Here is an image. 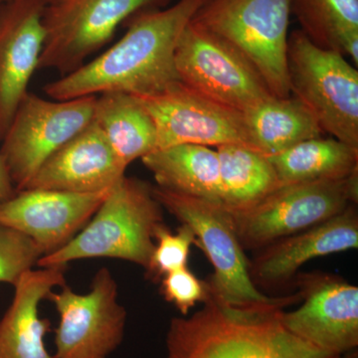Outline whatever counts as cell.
Returning a JSON list of instances; mask_svg holds the SVG:
<instances>
[{
    "label": "cell",
    "mask_w": 358,
    "mask_h": 358,
    "mask_svg": "<svg viewBox=\"0 0 358 358\" xmlns=\"http://www.w3.org/2000/svg\"><path fill=\"white\" fill-rule=\"evenodd\" d=\"M206 0H178L162 10L141 13L128 31L107 51L74 72L45 86L53 100L121 92L154 96L178 83L176 45L194 14Z\"/></svg>",
    "instance_id": "cell-1"
},
{
    "label": "cell",
    "mask_w": 358,
    "mask_h": 358,
    "mask_svg": "<svg viewBox=\"0 0 358 358\" xmlns=\"http://www.w3.org/2000/svg\"><path fill=\"white\" fill-rule=\"evenodd\" d=\"M299 294L278 303L236 307L208 294L190 317H173L164 358H343L322 352L289 333L281 312Z\"/></svg>",
    "instance_id": "cell-2"
},
{
    "label": "cell",
    "mask_w": 358,
    "mask_h": 358,
    "mask_svg": "<svg viewBox=\"0 0 358 358\" xmlns=\"http://www.w3.org/2000/svg\"><path fill=\"white\" fill-rule=\"evenodd\" d=\"M152 186L141 179H120L83 229L63 248L42 256L39 268L68 266L84 259L110 258L147 268L155 231L164 224Z\"/></svg>",
    "instance_id": "cell-3"
},
{
    "label": "cell",
    "mask_w": 358,
    "mask_h": 358,
    "mask_svg": "<svg viewBox=\"0 0 358 358\" xmlns=\"http://www.w3.org/2000/svg\"><path fill=\"white\" fill-rule=\"evenodd\" d=\"M291 13L292 0H206L192 21L243 54L271 93L286 98Z\"/></svg>",
    "instance_id": "cell-4"
},
{
    "label": "cell",
    "mask_w": 358,
    "mask_h": 358,
    "mask_svg": "<svg viewBox=\"0 0 358 358\" xmlns=\"http://www.w3.org/2000/svg\"><path fill=\"white\" fill-rule=\"evenodd\" d=\"M289 93L324 133L358 148V71L338 52L294 30L287 51Z\"/></svg>",
    "instance_id": "cell-5"
},
{
    "label": "cell",
    "mask_w": 358,
    "mask_h": 358,
    "mask_svg": "<svg viewBox=\"0 0 358 358\" xmlns=\"http://www.w3.org/2000/svg\"><path fill=\"white\" fill-rule=\"evenodd\" d=\"M357 201L358 171L341 180L280 185L251 206L226 210L243 249L259 250L319 225Z\"/></svg>",
    "instance_id": "cell-6"
},
{
    "label": "cell",
    "mask_w": 358,
    "mask_h": 358,
    "mask_svg": "<svg viewBox=\"0 0 358 358\" xmlns=\"http://www.w3.org/2000/svg\"><path fill=\"white\" fill-rule=\"evenodd\" d=\"M152 192L162 208L194 233L196 246L203 250L214 270L205 281L209 294L236 307L268 305L285 298L266 296L252 281L249 261L222 205L159 186H152Z\"/></svg>",
    "instance_id": "cell-7"
},
{
    "label": "cell",
    "mask_w": 358,
    "mask_h": 358,
    "mask_svg": "<svg viewBox=\"0 0 358 358\" xmlns=\"http://www.w3.org/2000/svg\"><path fill=\"white\" fill-rule=\"evenodd\" d=\"M96 99L49 101L26 94L0 148L16 192L26 189L44 162L91 124Z\"/></svg>",
    "instance_id": "cell-8"
},
{
    "label": "cell",
    "mask_w": 358,
    "mask_h": 358,
    "mask_svg": "<svg viewBox=\"0 0 358 358\" xmlns=\"http://www.w3.org/2000/svg\"><path fill=\"white\" fill-rule=\"evenodd\" d=\"M174 61L181 83L238 112L274 96L243 54L192 21L179 37Z\"/></svg>",
    "instance_id": "cell-9"
},
{
    "label": "cell",
    "mask_w": 358,
    "mask_h": 358,
    "mask_svg": "<svg viewBox=\"0 0 358 358\" xmlns=\"http://www.w3.org/2000/svg\"><path fill=\"white\" fill-rule=\"evenodd\" d=\"M166 0H45L38 69L69 74L108 43L121 23Z\"/></svg>",
    "instance_id": "cell-10"
},
{
    "label": "cell",
    "mask_w": 358,
    "mask_h": 358,
    "mask_svg": "<svg viewBox=\"0 0 358 358\" xmlns=\"http://www.w3.org/2000/svg\"><path fill=\"white\" fill-rule=\"evenodd\" d=\"M46 300L59 315L53 358H110L122 345L127 310L109 268L98 270L87 293H77L66 284Z\"/></svg>",
    "instance_id": "cell-11"
},
{
    "label": "cell",
    "mask_w": 358,
    "mask_h": 358,
    "mask_svg": "<svg viewBox=\"0 0 358 358\" xmlns=\"http://www.w3.org/2000/svg\"><path fill=\"white\" fill-rule=\"evenodd\" d=\"M301 307L282 310V326L313 348L343 357L358 346V288L326 273L298 275Z\"/></svg>",
    "instance_id": "cell-12"
},
{
    "label": "cell",
    "mask_w": 358,
    "mask_h": 358,
    "mask_svg": "<svg viewBox=\"0 0 358 358\" xmlns=\"http://www.w3.org/2000/svg\"><path fill=\"white\" fill-rule=\"evenodd\" d=\"M136 98L154 120L157 150L178 145L218 148L228 143L254 148L241 112L214 102L181 82L157 95Z\"/></svg>",
    "instance_id": "cell-13"
},
{
    "label": "cell",
    "mask_w": 358,
    "mask_h": 358,
    "mask_svg": "<svg viewBox=\"0 0 358 358\" xmlns=\"http://www.w3.org/2000/svg\"><path fill=\"white\" fill-rule=\"evenodd\" d=\"M110 190L73 193L24 189L0 204V224L30 238L43 256L69 243L91 220Z\"/></svg>",
    "instance_id": "cell-14"
},
{
    "label": "cell",
    "mask_w": 358,
    "mask_h": 358,
    "mask_svg": "<svg viewBox=\"0 0 358 358\" xmlns=\"http://www.w3.org/2000/svg\"><path fill=\"white\" fill-rule=\"evenodd\" d=\"M45 0L0 6V141L38 69L43 51Z\"/></svg>",
    "instance_id": "cell-15"
},
{
    "label": "cell",
    "mask_w": 358,
    "mask_h": 358,
    "mask_svg": "<svg viewBox=\"0 0 358 358\" xmlns=\"http://www.w3.org/2000/svg\"><path fill=\"white\" fill-rule=\"evenodd\" d=\"M357 247L358 213L357 206L352 204L319 225L260 249L249 262L250 275L257 288L279 286L292 279L308 261Z\"/></svg>",
    "instance_id": "cell-16"
},
{
    "label": "cell",
    "mask_w": 358,
    "mask_h": 358,
    "mask_svg": "<svg viewBox=\"0 0 358 358\" xmlns=\"http://www.w3.org/2000/svg\"><path fill=\"white\" fill-rule=\"evenodd\" d=\"M126 169L92 121L44 162L26 189L105 192L124 178Z\"/></svg>",
    "instance_id": "cell-17"
},
{
    "label": "cell",
    "mask_w": 358,
    "mask_h": 358,
    "mask_svg": "<svg viewBox=\"0 0 358 358\" xmlns=\"http://www.w3.org/2000/svg\"><path fill=\"white\" fill-rule=\"evenodd\" d=\"M67 266L27 271L14 285L10 306L0 320V358H53L45 338L51 322L40 315L42 301L66 285Z\"/></svg>",
    "instance_id": "cell-18"
},
{
    "label": "cell",
    "mask_w": 358,
    "mask_h": 358,
    "mask_svg": "<svg viewBox=\"0 0 358 358\" xmlns=\"http://www.w3.org/2000/svg\"><path fill=\"white\" fill-rule=\"evenodd\" d=\"M141 162L159 187L222 205L216 150L199 145H173L155 150Z\"/></svg>",
    "instance_id": "cell-19"
},
{
    "label": "cell",
    "mask_w": 358,
    "mask_h": 358,
    "mask_svg": "<svg viewBox=\"0 0 358 358\" xmlns=\"http://www.w3.org/2000/svg\"><path fill=\"white\" fill-rule=\"evenodd\" d=\"M93 122L127 167L157 150L154 120L136 96L121 92L96 96Z\"/></svg>",
    "instance_id": "cell-20"
},
{
    "label": "cell",
    "mask_w": 358,
    "mask_h": 358,
    "mask_svg": "<svg viewBox=\"0 0 358 358\" xmlns=\"http://www.w3.org/2000/svg\"><path fill=\"white\" fill-rule=\"evenodd\" d=\"M242 114L252 145L268 157L324 134L305 106L291 96H268Z\"/></svg>",
    "instance_id": "cell-21"
},
{
    "label": "cell",
    "mask_w": 358,
    "mask_h": 358,
    "mask_svg": "<svg viewBox=\"0 0 358 358\" xmlns=\"http://www.w3.org/2000/svg\"><path fill=\"white\" fill-rule=\"evenodd\" d=\"M268 159L281 185L341 180L358 171V148L334 138H308Z\"/></svg>",
    "instance_id": "cell-22"
},
{
    "label": "cell",
    "mask_w": 358,
    "mask_h": 358,
    "mask_svg": "<svg viewBox=\"0 0 358 358\" xmlns=\"http://www.w3.org/2000/svg\"><path fill=\"white\" fill-rule=\"evenodd\" d=\"M222 205L227 210L251 206L281 183L268 157L242 143L216 148Z\"/></svg>",
    "instance_id": "cell-23"
},
{
    "label": "cell",
    "mask_w": 358,
    "mask_h": 358,
    "mask_svg": "<svg viewBox=\"0 0 358 358\" xmlns=\"http://www.w3.org/2000/svg\"><path fill=\"white\" fill-rule=\"evenodd\" d=\"M301 31L322 48L358 65V0H292Z\"/></svg>",
    "instance_id": "cell-24"
},
{
    "label": "cell",
    "mask_w": 358,
    "mask_h": 358,
    "mask_svg": "<svg viewBox=\"0 0 358 358\" xmlns=\"http://www.w3.org/2000/svg\"><path fill=\"white\" fill-rule=\"evenodd\" d=\"M155 242L154 251L145 268L147 277L155 282L160 281L169 273L188 267L190 249L197 244L194 233L185 224H181L176 232L162 224L155 231Z\"/></svg>",
    "instance_id": "cell-25"
},
{
    "label": "cell",
    "mask_w": 358,
    "mask_h": 358,
    "mask_svg": "<svg viewBox=\"0 0 358 358\" xmlns=\"http://www.w3.org/2000/svg\"><path fill=\"white\" fill-rule=\"evenodd\" d=\"M42 256L30 238L0 224V282L14 286L21 275L37 266Z\"/></svg>",
    "instance_id": "cell-26"
},
{
    "label": "cell",
    "mask_w": 358,
    "mask_h": 358,
    "mask_svg": "<svg viewBox=\"0 0 358 358\" xmlns=\"http://www.w3.org/2000/svg\"><path fill=\"white\" fill-rule=\"evenodd\" d=\"M160 293L181 315H187L197 303L206 300L209 291L206 282L186 267L164 275L160 279Z\"/></svg>",
    "instance_id": "cell-27"
},
{
    "label": "cell",
    "mask_w": 358,
    "mask_h": 358,
    "mask_svg": "<svg viewBox=\"0 0 358 358\" xmlns=\"http://www.w3.org/2000/svg\"><path fill=\"white\" fill-rule=\"evenodd\" d=\"M15 187L11 181L6 164H4L3 157L0 152V204L10 199L15 195Z\"/></svg>",
    "instance_id": "cell-28"
},
{
    "label": "cell",
    "mask_w": 358,
    "mask_h": 358,
    "mask_svg": "<svg viewBox=\"0 0 358 358\" xmlns=\"http://www.w3.org/2000/svg\"><path fill=\"white\" fill-rule=\"evenodd\" d=\"M343 358H358L357 350L346 353V355H343Z\"/></svg>",
    "instance_id": "cell-29"
},
{
    "label": "cell",
    "mask_w": 358,
    "mask_h": 358,
    "mask_svg": "<svg viewBox=\"0 0 358 358\" xmlns=\"http://www.w3.org/2000/svg\"><path fill=\"white\" fill-rule=\"evenodd\" d=\"M8 1H10V0H0V6H1V4L6 3V2H8Z\"/></svg>",
    "instance_id": "cell-30"
}]
</instances>
